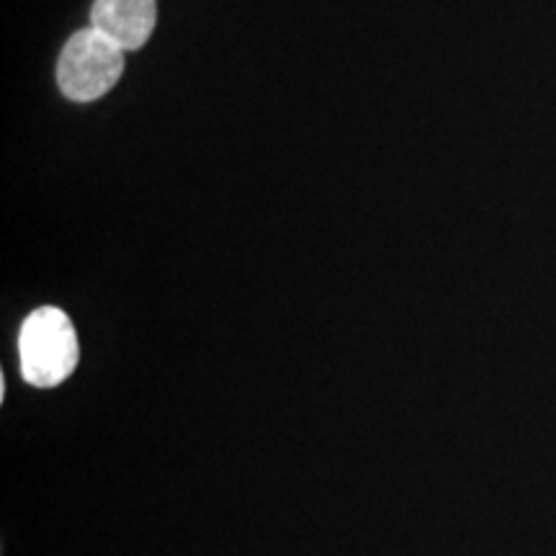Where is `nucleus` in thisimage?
Instances as JSON below:
<instances>
[{
	"mask_svg": "<svg viewBox=\"0 0 556 556\" xmlns=\"http://www.w3.org/2000/svg\"><path fill=\"white\" fill-rule=\"evenodd\" d=\"M80 345L73 319L60 307H39L18 332L21 377L37 389L60 387L78 368Z\"/></svg>",
	"mask_w": 556,
	"mask_h": 556,
	"instance_id": "1",
	"label": "nucleus"
},
{
	"mask_svg": "<svg viewBox=\"0 0 556 556\" xmlns=\"http://www.w3.org/2000/svg\"><path fill=\"white\" fill-rule=\"evenodd\" d=\"M124 73V50L93 26L67 39L58 62L60 90L70 101H96L116 86Z\"/></svg>",
	"mask_w": 556,
	"mask_h": 556,
	"instance_id": "2",
	"label": "nucleus"
},
{
	"mask_svg": "<svg viewBox=\"0 0 556 556\" xmlns=\"http://www.w3.org/2000/svg\"><path fill=\"white\" fill-rule=\"evenodd\" d=\"M155 24V0H96L90 9V26L124 52L139 50L152 37Z\"/></svg>",
	"mask_w": 556,
	"mask_h": 556,
	"instance_id": "3",
	"label": "nucleus"
}]
</instances>
